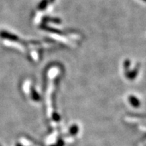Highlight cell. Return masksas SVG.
Wrapping results in <instances>:
<instances>
[{
  "label": "cell",
  "instance_id": "obj_1",
  "mask_svg": "<svg viewBox=\"0 0 146 146\" xmlns=\"http://www.w3.org/2000/svg\"><path fill=\"white\" fill-rule=\"evenodd\" d=\"M0 36H2V38L4 39H8V40H18V38L15 35H11V34H10V33L7 32V31H0Z\"/></svg>",
  "mask_w": 146,
  "mask_h": 146
},
{
  "label": "cell",
  "instance_id": "obj_2",
  "mask_svg": "<svg viewBox=\"0 0 146 146\" xmlns=\"http://www.w3.org/2000/svg\"><path fill=\"white\" fill-rule=\"evenodd\" d=\"M129 101L131 102V104H132L134 108H138L140 105V102L138 98H137L135 96H131L129 97Z\"/></svg>",
  "mask_w": 146,
  "mask_h": 146
},
{
  "label": "cell",
  "instance_id": "obj_3",
  "mask_svg": "<svg viewBox=\"0 0 146 146\" xmlns=\"http://www.w3.org/2000/svg\"><path fill=\"white\" fill-rule=\"evenodd\" d=\"M48 0H42L38 5V9L42 11V10H45L46 8V7L48 6Z\"/></svg>",
  "mask_w": 146,
  "mask_h": 146
},
{
  "label": "cell",
  "instance_id": "obj_4",
  "mask_svg": "<svg viewBox=\"0 0 146 146\" xmlns=\"http://www.w3.org/2000/svg\"><path fill=\"white\" fill-rule=\"evenodd\" d=\"M78 131V127H76V126H73V127H72L71 129H70V133H71V134L75 135L77 133Z\"/></svg>",
  "mask_w": 146,
  "mask_h": 146
},
{
  "label": "cell",
  "instance_id": "obj_5",
  "mask_svg": "<svg viewBox=\"0 0 146 146\" xmlns=\"http://www.w3.org/2000/svg\"><path fill=\"white\" fill-rule=\"evenodd\" d=\"M39 98H40V97H39L38 94H37L36 92H33V98H34L35 100H39Z\"/></svg>",
  "mask_w": 146,
  "mask_h": 146
},
{
  "label": "cell",
  "instance_id": "obj_6",
  "mask_svg": "<svg viewBox=\"0 0 146 146\" xmlns=\"http://www.w3.org/2000/svg\"><path fill=\"white\" fill-rule=\"evenodd\" d=\"M64 142L62 140H59L58 142V144H57V146H64Z\"/></svg>",
  "mask_w": 146,
  "mask_h": 146
},
{
  "label": "cell",
  "instance_id": "obj_7",
  "mask_svg": "<svg viewBox=\"0 0 146 146\" xmlns=\"http://www.w3.org/2000/svg\"><path fill=\"white\" fill-rule=\"evenodd\" d=\"M48 1H49V2H53L54 1V0H48Z\"/></svg>",
  "mask_w": 146,
  "mask_h": 146
},
{
  "label": "cell",
  "instance_id": "obj_8",
  "mask_svg": "<svg viewBox=\"0 0 146 146\" xmlns=\"http://www.w3.org/2000/svg\"><path fill=\"white\" fill-rule=\"evenodd\" d=\"M17 146H23V145H21L20 144H17Z\"/></svg>",
  "mask_w": 146,
  "mask_h": 146
},
{
  "label": "cell",
  "instance_id": "obj_9",
  "mask_svg": "<svg viewBox=\"0 0 146 146\" xmlns=\"http://www.w3.org/2000/svg\"><path fill=\"white\" fill-rule=\"evenodd\" d=\"M143 1H145V2H146V0H143Z\"/></svg>",
  "mask_w": 146,
  "mask_h": 146
},
{
  "label": "cell",
  "instance_id": "obj_10",
  "mask_svg": "<svg viewBox=\"0 0 146 146\" xmlns=\"http://www.w3.org/2000/svg\"><path fill=\"white\" fill-rule=\"evenodd\" d=\"M52 146H57V145H52Z\"/></svg>",
  "mask_w": 146,
  "mask_h": 146
}]
</instances>
